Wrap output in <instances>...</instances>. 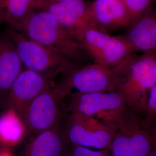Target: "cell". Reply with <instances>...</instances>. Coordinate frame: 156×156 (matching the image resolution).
<instances>
[{"instance_id":"cell-1","label":"cell","mask_w":156,"mask_h":156,"mask_svg":"<svg viewBox=\"0 0 156 156\" xmlns=\"http://www.w3.org/2000/svg\"><path fill=\"white\" fill-rule=\"evenodd\" d=\"M113 69V91L122 96L130 109L145 118L149 94L156 83V51L134 53Z\"/></svg>"},{"instance_id":"cell-2","label":"cell","mask_w":156,"mask_h":156,"mask_svg":"<svg viewBox=\"0 0 156 156\" xmlns=\"http://www.w3.org/2000/svg\"><path fill=\"white\" fill-rule=\"evenodd\" d=\"M111 124L115 133L111 156H156V119L147 120L127 106Z\"/></svg>"},{"instance_id":"cell-3","label":"cell","mask_w":156,"mask_h":156,"mask_svg":"<svg viewBox=\"0 0 156 156\" xmlns=\"http://www.w3.org/2000/svg\"><path fill=\"white\" fill-rule=\"evenodd\" d=\"M19 32L73 64L80 65L84 59L86 52L79 42L68 33L48 12H34Z\"/></svg>"},{"instance_id":"cell-4","label":"cell","mask_w":156,"mask_h":156,"mask_svg":"<svg viewBox=\"0 0 156 156\" xmlns=\"http://www.w3.org/2000/svg\"><path fill=\"white\" fill-rule=\"evenodd\" d=\"M6 34L15 45L24 68L43 74L53 81L58 75L76 65L22 33L9 28Z\"/></svg>"},{"instance_id":"cell-5","label":"cell","mask_w":156,"mask_h":156,"mask_svg":"<svg viewBox=\"0 0 156 156\" xmlns=\"http://www.w3.org/2000/svg\"><path fill=\"white\" fill-rule=\"evenodd\" d=\"M76 40L95 63L109 68L117 67L135 53L123 35H112L96 27L87 28Z\"/></svg>"},{"instance_id":"cell-6","label":"cell","mask_w":156,"mask_h":156,"mask_svg":"<svg viewBox=\"0 0 156 156\" xmlns=\"http://www.w3.org/2000/svg\"><path fill=\"white\" fill-rule=\"evenodd\" d=\"M62 75L61 82L53 86L65 99L76 93L113 91L115 80L113 68L95 62L73 65Z\"/></svg>"},{"instance_id":"cell-7","label":"cell","mask_w":156,"mask_h":156,"mask_svg":"<svg viewBox=\"0 0 156 156\" xmlns=\"http://www.w3.org/2000/svg\"><path fill=\"white\" fill-rule=\"evenodd\" d=\"M67 142L95 150L109 149L115 128L95 117L69 113L62 127Z\"/></svg>"},{"instance_id":"cell-8","label":"cell","mask_w":156,"mask_h":156,"mask_svg":"<svg viewBox=\"0 0 156 156\" xmlns=\"http://www.w3.org/2000/svg\"><path fill=\"white\" fill-rule=\"evenodd\" d=\"M64 100L53 85L35 98L21 117L27 134L35 135L61 123Z\"/></svg>"},{"instance_id":"cell-9","label":"cell","mask_w":156,"mask_h":156,"mask_svg":"<svg viewBox=\"0 0 156 156\" xmlns=\"http://www.w3.org/2000/svg\"><path fill=\"white\" fill-rule=\"evenodd\" d=\"M68 97L67 108L69 113L95 117L108 124L127 106L115 91L76 93Z\"/></svg>"},{"instance_id":"cell-10","label":"cell","mask_w":156,"mask_h":156,"mask_svg":"<svg viewBox=\"0 0 156 156\" xmlns=\"http://www.w3.org/2000/svg\"><path fill=\"white\" fill-rule=\"evenodd\" d=\"M53 85L49 77L24 68L13 81L4 102L7 108L14 109L22 117L30 103Z\"/></svg>"},{"instance_id":"cell-11","label":"cell","mask_w":156,"mask_h":156,"mask_svg":"<svg viewBox=\"0 0 156 156\" xmlns=\"http://www.w3.org/2000/svg\"><path fill=\"white\" fill-rule=\"evenodd\" d=\"M43 11L49 13L74 39L87 28L95 27L90 3L85 0L48 2Z\"/></svg>"},{"instance_id":"cell-12","label":"cell","mask_w":156,"mask_h":156,"mask_svg":"<svg viewBox=\"0 0 156 156\" xmlns=\"http://www.w3.org/2000/svg\"><path fill=\"white\" fill-rule=\"evenodd\" d=\"M95 27L107 31L128 29L133 24L130 15L122 0H94L90 2Z\"/></svg>"},{"instance_id":"cell-13","label":"cell","mask_w":156,"mask_h":156,"mask_svg":"<svg viewBox=\"0 0 156 156\" xmlns=\"http://www.w3.org/2000/svg\"><path fill=\"white\" fill-rule=\"evenodd\" d=\"M123 36L135 53L156 51V8L134 23Z\"/></svg>"},{"instance_id":"cell-14","label":"cell","mask_w":156,"mask_h":156,"mask_svg":"<svg viewBox=\"0 0 156 156\" xmlns=\"http://www.w3.org/2000/svg\"><path fill=\"white\" fill-rule=\"evenodd\" d=\"M24 66L11 39L0 35V101L4 102L13 81Z\"/></svg>"},{"instance_id":"cell-15","label":"cell","mask_w":156,"mask_h":156,"mask_svg":"<svg viewBox=\"0 0 156 156\" xmlns=\"http://www.w3.org/2000/svg\"><path fill=\"white\" fill-rule=\"evenodd\" d=\"M66 142L59 123L34 135L26 147L24 156H62Z\"/></svg>"},{"instance_id":"cell-16","label":"cell","mask_w":156,"mask_h":156,"mask_svg":"<svg viewBox=\"0 0 156 156\" xmlns=\"http://www.w3.org/2000/svg\"><path fill=\"white\" fill-rule=\"evenodd\" d=\"M36 11L33 0H0V24L20 31L28 17Z\"/></svg>"},{"instance_id":"cell-17","label":"cell","mask_w":156,"mask_h":156,"mask_svg":"<svg viewBox=\"0 0 156 156\" xmlns=\"http://www.w3.org/2000/svg\"><path fill=\"white\" fill-rule=\"evenodd\" d=\"M27 135L22 119L14 109L7 108L0 116V146L11 149Z\"/></svg>"},{"instance_id":"cell-18","label":"cell","mask_w":156,"mask_h":156,"mask_svg":"<svg viewBox=\"0 0 156 156\" xmlns=\"http://www.w3.org/2000/svg\"><path fill=\"white\" fill-rule=\"evenodd\" d=\"M122 1L130 15L133 24L153 9L154 2V0H122Z\"/></svg>"},{"instance_id":"cell-19","label":"cell","mask_w":156,"mask_h":156,"mask_svg":"<svg viewBox=\"0 0 156 156\" xmlns=\"http://www.w3.org/2000/svg\"><path fill=\"white\" fill-rule=\"evenodd\" d=\"M70 156H111L109 149L95 150L81 146H73Z\"/></svg>"},{"instance_id":"cell-20","label":"cell","mask_w":156,"mask_h":156,"mask_svg":"<svg viewBox=\"0 0 156 156\" xmlns=\"http://www.w3.org/2000/svg\"><path fill=\"white\" fill-rule=\"evenodd\" d=\"M145 119L149 120H152L156 119V83L151 90L149 94L147 112Z\"/></svg>"},{"instance_id":"cell-21","label":"cell","mask_w":156,"mask_h":156,"mask_svg":"<svg viewBox=\"0 0 156 156\" xmlns=\"http://www.w3.org/2000/svg\"><path fill=\"white\" fill-rule=\"evenodd\" d=\"M36 11H43L48 3V0H33Z\"/></svg>"},{"instance_id":"cell-22","label":"cell","mask_w":156,"mask_h":156,"mask_svg":"<svg viewBox=\"0 0 156 156\" xmlns=\"http://www.w3.org/2000/svg\"><path fill=\"white\" fill-rule=\"evenodd\" d=\"M0 156H13L9 148L2 147L0 148Z\"/></svg>"},{"instance_id":"cell-23","label":"cell","mask_w":156,"mask_h":156,"mask_svg":"<svg viewBox=\"0 0 156 156\" xmlns=\"http://www.w3.org/2000/svg\"><path fill=\"white\" fill-rule=\"evenodd\" d=\"M69 0H48V2H60Z\"/></svg>"},{"instance_id":"cell-24","label":"cell","mask_w":156,"mask_h":156,"mask_svg":"<svg viewBox=\"0 0 156 156\" xmlns=\"http://www.w3.org/2000/svg\"></svg>"}]
</instances>
